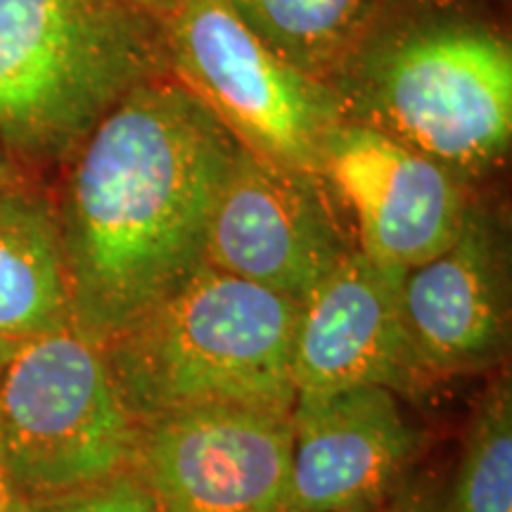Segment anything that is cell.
<instances>
[{
    "label": "cell",
    "instance_id": "cell-22",
    "mask_svg": "<svg viewBox=\"0 0 512 512\" xmlns=\"http://www.w3.org/2000/svg\"><path fill=\"white\" fill-rule=\"evenodd\" d=\"M283 512H287V510H283Z\"/></svg>",
    "mask_w": 512,
    "mask_h": 512
},
{
    "label": "cell",
    "instance_id": "cell-18",
    "mask_svg": "<svg viewBox=\"0 0 512 512\" xmlns=\"http://www.w3.org/2000/svg\"><path fill=\"white\" fill-rule=\"evenodd\" d=\"M138 12H143L147 19L157 24L159 31L171 17L176 15V10L181 8L183 0H128Z\"/></svg>",
    "mask_w": 512,
    "mask_h": 512
},
{
    "label": "cell",
    "instance_id": "cell-10",
    "mask_svg": "<svg viewBox=\"0 0 512 512\" xmlns=\"http://www.w3.org/2000/svg\"><path fill=\"white\" fill-rule=\"evenodd\" d=\"M287 512H382L408 486L420 432L382 387L297 394Z\"/></svg>",
    "mask_w": 512,
    "mask_h": 512
},
{
    "label": "cell",
    "instance_id": "cell-20",
    "mask_svg": "<svg viewBox=\"0 0 512 512\" xmlns=\"http://www.w3.org/2000/svg\"><path fill=\"white\" fill-rule=\"evenodd\" d=\"M22 183H36V178L29 176L27 171H24L15 159L5 152V147L0 145V188H8V185H22Z\"/></svg>",
    "mask_w": 512,
    "mask_h": 512
},
{
    "label": "cell",
    "instance_id": "cell-12",
    "mask_svg": "<svg viewBox=\"0 0 512 512\" xmlns=\"http://www.w3.org/2000/svg\"><path fill=\"white\" fill-rule=\"evenodd\" d=\"M401 309L432 384L501 366L510 349V247L494 211L470 204L456 240L403 273Z\"/></svg>",
    "mask_w": 512,
    "mask_h": 512
},
{
    "label": "cell",
    "instance_id": "cell-1",
    "mask_svg": "<svg viewBox=\"0 0 512 512\" xmlns=\"http://www.w3.org/2000/svg\"><path fill=\"white\" fill-rule=\"evenodd\" d=\"M238 143L169 72L98 121L50 181L72 328L105 347L204 261Z\"/></svg>",
    "mask_w": 512,
    "mask_h": 512
},
{
    "label": "cell",
    "instance_id": "cell-7",
    "mask_svg": "<svg viewBox=\"0 0 512 512\" xmlns=\"http://www.w3.org/2000/svg\"><path fill=\"white\" fill-rule=\"evenodd\" d=\"M290 458V415L209 406L143 422L131 470L159 512H283Z\"/></svg>",
    "mask_w": 512,
    "mask_h": 512
},
{
    "label": "cell",
    "instance_id": "cell-21",
    "mask_svg": "<svg viewBox=\"0 0 512 512\" xmlns=\"http://www.w3.org/2000/svg\"><path fill=\"white\" fill-rule=\"evenodd\" d=\"M12 344H15V342H10V339L0 337V370H3L5 361H8V356H10V351H12Z\"/></svg>",
    "mask_w": 512,
    "mask_h": 512
},
{
    "label": "cell",
    "instance_id": "cell-6",
    "mask_svg": "<svg viewBox=\"0 0 512 512\" xmlns=\"http://www.w3.org/2000/svg\"><path fill=\"white\" fill-rule=\"evenodd\" d=\"M169 74L242 150L323 183V145L342 121L325 81L299 72L249 31L226 0H183L162 27Z\"/></svg>",
    "mask_w": 512,
    "mask_h": 512
},
{
    "label": "cell",
    "instance_id": "cell-16",
    "mask_svg": "<svg viewBox=\"0 0 512 512\" xmlns=\"http://www.w3.org/2000/svg\"><path fill=\"white\" fill-rule=\"evenodd\" d=\"M27 512H159L155 498L133 470L76 494L31 501Z\"/></svg>",
    "mask_w": 512,
    "mask_h": 512
},
{
    "label": "cell",
    "instance_id": "cell-15",
    "mask_svg": "<svg viewBox=\"0 0 512 512\" xmlns=\"http://www.w3.org/2000/svg\"><path fill=\"white\" fill-rule=\"evenodd\" d=\"M444 512H512V392L508 377L486 389L467 430Z\"/></svg>",
    "mask_w": 512,
    "mask_h": 512
},
{
    "label": "cell",
    "instance_id": "cell-19",
    "mask_svg": "<svg viewBox=\"0 0 512 512\" xmlns=\"http://www.w3.org/2000/svg\"><path fill=\"white\" fill-rule=\"evenodd\" d=\"M29 501L22 496L3 463H0V512H27Z\"/></svg>",
    "mask_w": 512,
    "mask_h": 512
},
{
    "label": "cell",
    "instance_id": "cell-9",
    "mask_svg": "<svg viewBox=\"0 0 512 512\" xmlns=\"http://www.w3.org/2000/svg\"><path fill=\"white\" fill-rule=\"evenodd\" d=\"M323 183L354 216L358 252L401 271L444 252L470 207L465 183L444 166L351 121L325 138Z\"/></svg>",
    "mask_w": 512,
    "mask_h": 512
},
{
    "label": "cell",
    "instance_id": "cell-14",
    "mask_svg": "<svg viewBox=\"0 0 512 512\" xmlns=\"http://www.w3.org/2000/svg\"><path fill=\"white\" fill-rule=\"evenodd\" d=\"M264 46L328 83L361 41L384 0H226Z\"/></svg>",
    "mask_w": 512,
    "mask_h": 512
},
{
    "label": "cell",
    "instance_id": "cell-11",
    "mask_svg": "<svg viewBox=\"0 0 512 512\" xmlns=\"http://www.w3.org/2000/svg\"><path fill=\"white\" fill-rule=\"evenodd\" d=\"M403 273L354 247L309 294L292 349L297 394L382 387L420 399L430 392L403 320Z\"/></svg>",
    "mask_w": 512,
    "mask_h": 512
},
{
    "label": "cell",
    "instance_id": "cell-8",
    "mask_svg": "<svg viewBox=\"0 0 512 512\" xmlns=\"http://www.w3.org/2000/svg\"><path fill=\"white\" fill-rule=\"evenodd\" d=\"M328 185L238 145L211 211L204 261L304 304L351 245Z\"/></svg>",
    "mask_w": 512,
    "mask_h": 512
},
{
    "label": "cell",
    "instance_id": "cell-5",
    "mask_svg": "<svg viewBox=\"0 0 512 512\" xmlns=\"http://www.w3.org/2000/svg\"><path fill=\"white\" fill-rule=\"evenodd\" d=\"M138 437L100 344L72 325L12 344L0 370V463L29 503L128 472Z\"/></svg>",
    "mask_w": 512,
    "mask_h": 512
},
{
    "label": "cell",
    "instance_id": "cell-4",
    "mask_svg": "<svg viewBox=\"0 0 512 512\" xmlns=\"http://www.w3.org/2000/svg\"><path fill=\"white\" fill-rule=\"evenodd\" d=\"M169 72L128 0H0V145L50 183L117 102Z\"/></svg>",
    "mask_w": 512,
    "mask_h": 512
},
{
    "label": "cell",
    "instance_id": "cell-13",
    "mask_svg": "<svg viewBox=\"0 0 512 512\" xmlns=\"http://www.w3.org/2000/svg\"><path fill=\"white\" fill-rule=\"evenodd\" d=\"M69 325L72 304L50 185L0 188V337L19 342Z\"/></svg>",
    "mask_w": 512,
    "mask_h": 512
},
{
    "label": "cell",
    "instance_id": "cell-2",
    "mask_svg": "<svg viewBox=\"0 0 512 512\" xmlns=\"http://www.w3.org/2000/svg\"><path fill=\"white\" fill-rule=\"evenodd\" d=\"M328 86L342 121L411 147L465 185L510 155V38L465 0H384Z\"/></svg>",
    "mask_w": 512,
    "mask_h": 512
},
{
    "label": "cell",
    "instance_id": "cell-3",
    "mask_svg": "<svg viewBox=\"0 0 512 512\" xmlns=\"http://www.w3.org/2000/svg\"><path fill=\"white\" fill-rule=\"evenodd\" d=\"M299 316V302L202 264L102 349L140 425L209 406L290 415Z\"/></svg>",
    "mask_w": 512,
    "mask_h": 512
},
{
    "label": "cell",
    "instance_id": "cell-17",
    "mask_svg": "<svg viewBox=\"0 0 512 512\" xmlns=\"http://www.w3.org/2000/svg\"><path fill=\"white\" fill-rule=\"evenodd\" d=\"M382 512H444L439 498L425 489H406L394 498Z\"/></svg>",
    "mask_w": 512,
    "mask_h": 512
}]
</instances>
